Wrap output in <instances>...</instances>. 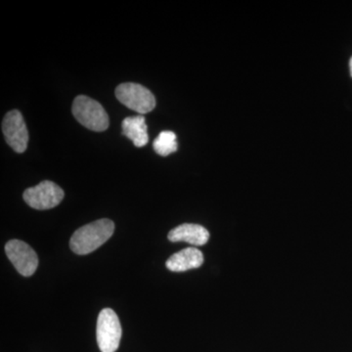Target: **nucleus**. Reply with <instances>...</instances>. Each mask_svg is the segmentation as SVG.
Instances as JSON below:
<instances>
[{
	"mask_svg": "<svg viewBox=\"0 0 352 352\" xmlns=\"http://www.w3.org/2000/svg\"><path fill=\"white\" fill-rule=\"evenodd\" d=\"M113 231L115 224L112 220H96L80 227L73 234L69 240V248L75 254L85 256L105 244L112 237Z\"/></svg>",
	"mask_w": 352,
	"mask_h": 352,
	"instance_id": "obj_1",
	"label": "nucleus"
},
{
	"mask_svg": "<svg viewBox=\"0 0 352 352\" xmlns=\"http://www.w3.org/2000/svg\"><path fill=\"white\" fill-rule=\"evenodd\" d=\"M72 112L80 124L92 131H105L110 124L108 113L101 104L85 95L76 97Z\"/></svg>",
	"mask_w": 352,
	"mask_h": 352,
	"instance_id": "obj_2",
	"label": "nucleus"
},
{
	"mask_svg": "<svg viewBox=\"0 0 352 352\" xmlns=\"http://www.w3.org/2000/svg\"><path fill=\"white\" fill-rule=\"evenodd\" d=\"M115 94L120 103L141 116L152 112L156 107L154 95L148 88L138 83H122L116 88Z\"/></svg>",
	"mask_w": 352,
	"mask_h": 352,
	"instance_id": "obj_3",
	"label": "nucleus"
},
{
	"mask_svg": "<svg viewBox=\"0 0 352 352\" xmlns=\"http://www.w3.org/2000/svg\"><path fill=\"white\" fill-rule=\"evenodd\" d=\"M122 325L117 314L104 308L97 319L96 337L101 352H116L122 339Z\"/></svg>",
	"mask_w": 352,
	"mask_h": 352,
	"instance_id": "obj_4",
	"label": "nucleus"
},
{
	"mask_svg": "<svg viewBox=\"0 0 352 352\" xmlns=\"http://www.w3.org/2000/svg\"><path fill=\"white\" fill-rule=\"evenodd\" d=\"M65 193L61 187L54 182H43L36 186L28 188L23 194L24 201L30 207L45 210L57 207L63 200Z\"/></svg>",
	"mask_w": 352,
	"mask_h": 352,
	"instance_id": "obj_5",
	"label": "nucleus"
},
{
	"mask_svg": "<svg viewBox=\"0 0 352 352\" xmlns=\"http://www.w3.org/2000/svg\"><path fill=\"white\" fill-rule=\"evenodd\" d=\"M6 252L7 258L23 276L30 277L36 272L38 266V254L27 243L10 240L6 245Z\"/></svg>",
	"mask_w": 352,
	"mask_h": 352,
	"instance_id": "obj_6",
	"label": "nucleus"
},
{
	"mask_svg": "<svg viewBox=\"0 0 352 352\" xmlns=\"http://www.w3.org/2000/svg\"><path fill=\"white\" fill-rule=\"evenodd\" d=\"M2 132L7 144L16 153H24L29 143V132L22 113L12 110L6 113L2 122Z\"/></svg>",
	"mask_w": 352,
	"mask_h": 352,
	"instance_id": "obj_7",
	"label": "nucleus"
},
{
	"mask_svg": "<svg viewBox=\"0 0 352 352\" xmlns=\"http://www.w3.org/2000/svg\"><path fill=\"white\" fill-rule=\"evenodd\" d=\"M170 242H185L194 245H204L210 239V232L199 224L184 223L175 227L168 235Z\"/></svg>",
	"mask_w": 352,
	"mask_h": 352,
	"instance_id": "obj_8",
	"label": "nucleus"
},
{
	"mask_svg": "<svg viewBox=\"0 0 352 352\" xmlns=\"http://www.w3.org/2000/svg\"><path fill=\"white\" fill-rule=\"evenodd\" d=\"M204 263L203 252L196 248H186L173 254L166 261V265L173 272H184L201 267Z\"/></svg>",
	"mask_w": 352,
	"mask_h": 352,
	"instance_id": "obj_9",
	"label": "nucleus"
},
{
	"mask_svg": "<svg viewBox=\"0 0 352 352\" xmlns=\"http://www.w3.org/2000/svg\"><path fill=\"white\" fill-rule=\"evenodd\" d=\"M122 134L131 139L134 146L138 148L144 147L149 141L148 127L143 116L126 118L122 120Z\"/></svg>",
	"mask_w": 352,
	"mask_h": 352,
	"instance_id": "obj_10",
	"label": "nucleus"
},
{
	"mask_svg": "<svg viewBox=\"0 0 352 352\" xmlns=\"http://www.w3.org/2000/svg\"><path fill=\"white\" fill-rule=\"evenodd\" d=\"M153 148L157 155L166 157L177 151V141L176 134L173 131H164L157 135L153 143Z\"/></svg>",
	"mask_w": 352,
	"mask_h": 352,
	"instance_id": "obj_11",
	"label": "nucleus"
},
{
	"mask_svg": "<svg viewBox=\"0 0 352 352\" xmlns=\"http://www.w3.org/2000/svg\"><path fill=\"white\" fill-rule=\"evenodd\" d=\"M349 66H351V76H352V58L351 59V64H349Z\"/></svg>",
	"mask_w": 352,
	"mask_h": 352,
	"instance_id": "obj_12",
	"label": "nucleus"
}]
</instances>
